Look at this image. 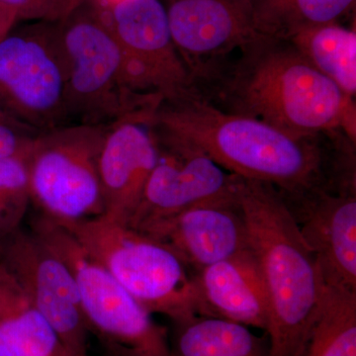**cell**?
Wrapping results in <instances>:
<instances>
[{"label":"cell","instance_id":"obj_1","mask_svg":"<svg viewBox=\"0 0 356 356\" xmlns=\"http://www.w3.org/2000/svg\"><path fill=\"white\" fill-rule=\"evenodd\" d=\"M156 137L188 145L243 179L283 195L339 188L346 156L332 133L299 137L250 117L217 108L195 88L163 98L149 115Z\"/></svg>","mask_w":356,"mask_h":356},{"label":"cell","instance_id":"obj_2","mask_svg":"<svg viewBox=\"0 0 356 356\" xmlns=\"http://www.w3.org/2000/svg\"><path fill=\"white\" fill-rule=\"evenodd\" d=\"M195 86L217 108L299 137L343 131L356 143V103L286 40L261 36Z\"/></svg>","mask_w":356,"mask_h":356},{"label":"cell","instance_id":"obj_3","mask_svg":"<svg viewBox=\"0 0 356 356\" xmlns=\"http://www.w3.org/2000/svg\"><path fill=\"white\" fill-rule=\"evenodd\" d=\"M238 198L268 295L270 356H292L324 289L317 261L273 186L241 177Z\"/></svg>","mask_w":356,"mask_h":356},{"label":"cell","instance_id":"obj_4","mask_svg":"<svg viewBox=\"0 0 356 356\" xmlns=\"http://www.w3.org/2000/svg\"><path fill=\"white\" fill-rule=\"evenodd\" d=\"M57 222L151 315L175 324L208 316L196 274L163 243L103 215Z\"/></svg>","mask_w":356,"mask_h":356},{"label":"cell","instance_id":"obj_5","mask_svg":"<svg viewBox=\"0 0 356 356\" xmlns=\"http://www.w3.org/2000/svg\"><path fill=\"white\" fill-rule=\"evenodd\" d=\"M58 26L70 123L108 127L163 99L136 92L120 46L96 0H86Z\"/></svg>","mask_w":356,"mask_h":356},{"label":"cell","instance_id":"obj_6","mask_svg":"<svg viewBox=\"0 0 356 356\" xmlns=\"http://www.w3.org/2000/svg\"><path fill=\"white\" fill-rule=\"evenodd\" d=\"M31 233L70 269L89 331L100 341L123 346L140 356H170L165 327L154 322L153 315L84 250L69 229L41 214L32 222Z\"/></svg>","mask_w":356,"mask_h":356},{"label":"cell","instance_id":"obj_7","mask_svg":"<svg viewBox=\"0 0 356 356\" xmlns=\"http://www.w3.org/2000/svg\"><path fill=\"white\" fill-rule=\"evenodd\" d=\"M108 127L69 124L35 137L27 168L31 200L42 214L60 222L103 215L99 156Z\"/></svg>","mask_w":356,"mask_h":356},{"label":"cell","instance_id":"obj_8","mask_svg":"<svg viewBox=\"0 0 356 356\" xmlns=\"http://www.w3.org/2000/svg\"><path fill=\"white\" fill-rule=\"evenodd\" d=\"M0 107L39 133L72 124L58 23L26 22L0 41Z\"/></svg>","mask_w":356,"mask_h":356},{"label":"cell","instance_id":"obj_9","mask_svg":"<svg viewBox=\"0 0 356 356\" xmlns=\"http://www.w3.org/2000/svg\"><path fill=\"white\" fill-rule=\"evenodd\" d=\"M102 7L136 92L168 98L194 88L161 0H117Z\"/></svg>","mask_w":356,"mask_h":356},{"label":"cell","instance_id":"obj_10","mask_svg":"<svg viewBox=\"0 0 356 356\" xmlns=\"http://www.w3.org/2000/svg\"><path fill=\"white\" fill-rule=\"evenodd\" d=\"M0 261L14 274L72 356H89V332L70 269L31 232L0 242Z\"/></svg>","mask_w":356,"mask_h":356},{"label":"cell","instance_id":"obj_11","mask_svg":"<svg viewBox=\"0 0 356 356\" xmlns=\"http://www.w3.org/2000/svg\"><path fill=\"white\" fill-rule=\"evenodd\" d=\"M173 43L193 83L202 84L262 35L248 0H161Z\"/></svg>","mask_w":356,"mask_h":356},{"label":"cell","instance_id":"obj_12","mask_svg":"<svg viewBox=\"0 0 356 356\" xmlns=\"http://www.w3.org/2000/svg\"><path fill=\"white\" fill-rule=\"evenodd\" d=\"M154 138L158 163L128 227L139 229L200 204L238 198L240 177L195 147Z\"/></svg>","mask_w":356,"mask_h":356},{"label":"cell","instance_id":"obj_13","mask_svg":"<svg viewBox=\"0 0 356 356\" xmlns=\"http://www.w3.org/2000/svg\"><path fill=\"white\" fill-rule=\"evenodd\" d=\"M317 261L323 282L356 291V191L282 195Z\"/></svg>","mask_w":356,"mask_h":356},{"label":"cell","instance_id":"obj_14","mask_svg":"<svg viewBox=\"0 0 356 356\" xmlns=\"http://www.w3.org/2000/svg\"><path fill=\"white\" fill-rule=\"evenodd\" d=\"M136 231L172 250L195 274L250 248L238 198L200 204Z\"/></svg>","mask_w":356,"mask_h":356},{"label":"cell","instance_id":"obj_15","mask_svg":"<svg viewBox=\"0 0 356 356\" xmlns=\"http://www.w3.org/2000/svg\"><path fill=\"white\" fill-rule=\"evenodd\" d=\"M153 109L109 126L100 152L103 216L125 226L139 207L158 163V144L149 121Z\"/></svg>","mask_w":356,"mask_h":356},{"label":"cell","instance_id":"obj_16","mask_svg":"<svg viewBox=\"0 0 356 356\" xmlns=\"http://www.w3.org/2000/svg\"><path fill=\"white\" fill-rule=\"evenodd\" d=\"M196 280L209 317L267 332L270 318L268 295L250 248L205 267L196 273Z\"/></svg>","mask_w":356,"mask_h":356},{"label":"cell","instance_id":"obj_17","mask_svg":"<svg viewBox=\"0 0 356 356\" xmlns=\"http://www.w3.org/2000/svg\"><path fill=\"white\" fill-rule=\"evenodd\" d=\"M0 356H72L1 261Z\"/></svg>","mask_w":356,"mask_h":356},{"label":"cell","instance_id":"obj_18","mask_svg":"<svg viewBox=\"0 0 356 356\" xmlns=\"http://www.w3.org/2000/svg\"><path fill=\"white\" fill-rule=\"evenodd\" d=\"M292 356H356V291L324 283Z\"/></svg>","mask_w":356,"mask_h":356},{"label":"cell","instance_id":"obj_19","mask_svg":"<svg viewBox=\"0 0 356 356\" xmlns=\"http://www.w3.org/2000/svg\"><path fill=\"white\" fill-rule=\"evenodd\" d=\"M175 325L170 356H270L267 332L257 336L233 321L197 316Z\"/></svg>","mask_w":356,"mask_h":356},{"label":"cell","instance_id":"obj_20","mask_svg":"<svg viewBox=\"0 0 356 356\" xmlns=\"http://www.w3.org/2000/svg\"><path fill=\"white\" fill-rule=\"evenodd\" d=\"M286 41L351 98L356 96V30L339 22L304 28Z\"/></svg>","mask_w":356,"mask_h":356},{"label":"cell","instance_id":"obj_21","mask_svg":"<svg viewBox=\"0 0 356 356\" xmlns=\"http://www.w3.org/2000/svg\"><path fill=\"white\" fill-rule=\"evenodd\" d=\"M356 0H248L255 28L262 36L287 40L295 33L339 19Z\"/></svg>","mask_w":356,"mask_h":356},{"label":"cell","instance_id":"obj_22","mask_svg":"<svg viewBox=\"0 0 356 356\" xmlns=\"http://www.w3.org/2000/svg\"><path fill=\"white\" fill-rule=\"evenodd\" d=\"M30 146L0 159V242L21 229L32 201L27 168Z\"/></svg>","mask_w":356,"mask_h":356},{"label":"cell","instance_id":"obj_23","mask_svg":"<svg viewBox=\"0 0 356 356\" xmlns=\"http://www.w3.org/2000/svg\"><path fill=\"white\" fill-rule=\"evenodd\" d=\"M86 0H0L11 9L18 21L58 23L67 17Z\"/></svg>","mask_w":356,"mask_h":356},{"label":"cell","instance_id":"obj_24","mask_svg":"<svg viewBox=\"0 0 356 356\" xmlns=\"http://www.w3.org/2000/svg\"><path fill=\"white\" fill-rule=\"evenodd\" d=\"M38 134L0 107V159L24 151Z\"/></svg>","mask_w":356,"mask_h":356},{"label":"cell","instance_id":"obj_25","mask_svg":"<svg viewBox=\"0 0 356 356\" xmlns=\"http://www.w3.org/2000/svg\"><path fill=\"white\" fill-rule=\"evenodd\" d=\"M19 22L15 13L0 4V41Z\"/></svg>","mask_w":356,"mask_h":356},{"label":"cell","instance_id":"obj_26","mask_svg":"<svg viewBox=\"0 0 356 356\" xmlns=\"http://www.w3.org/2000/svg\"><path fill=\"white\" fill-rule=\"evenodd\" d=\"M102 356H140L134 351L117 346V344L102 341Z\"/></svg>","mask_w":356,"mask_h":356},{"label":"cell","instance_id":"obj_27","mask_svg":"<svg viewBox=\"0 0 356 356\" xmlns=\"http://www.w3.org/2000/svg\"><path fill=\"white\" fill-rule=\"evenodd\" d=\"M96 1L102 4V6H108V4L113 3V2L117 1V0H96Z\"/></svg>","mask_w":356,"mask_h":356}]
</instances>
